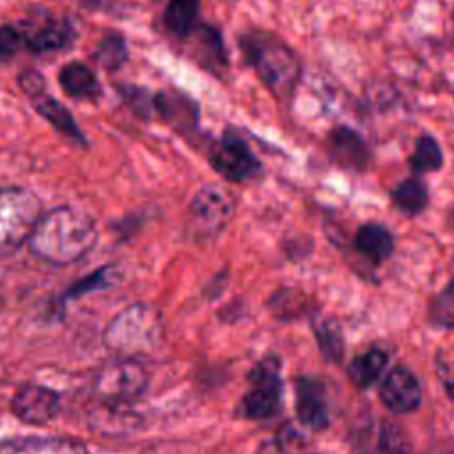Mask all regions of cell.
I'll return each instance as SVG.
<instances>
[{"label":"cell","instance_id":"obj_1","mask_svg":"<svg viewBox=\"0 0 454 454\" xmlns=\"http://www.w3.org/2000/svg\"><path fill=\"white\" fill-rule=\"evenodd\" d=\"M98 236L96 222L89 213L64 204L41 213L27 247L34 259L62 268L89 255Z\"/></svg>","mask_w":454,"mask_h":454},{"label":"cell","instance_id":"obj_2","mask_svg":"<svg viewBox=\"0 0 454 454\" xmlns=\"http://www.w3.org/2000/svg\"><path fill=\"white\" fill-rule=\"evenodd\" d=\"M238 50L261 85L278 103H291L301 82L303 66L298 53L280 35L250 27L238 34Z\"/></svg>","mask_w":454,"mask_h":454},{"label":"cell","instance_id":"obj_3","mask_svg":"<svg viewBox=\"0 0 454 454\" xmlns=\"http://www.w3.org/2000/svg\"><path fill=\"white\" fill-rule=\"evenodd\" d=\"M163 316L158 307L135 301L121 309L103 330V344L114 356L140 358L161 342Z\"/></svg>","mask_w":454,"mask_h":454},{"label":"cell","instance_id":"obj_4","mask_svg":"<svg viewBox=\"0 0 454 454\" xmlns=\"http://www.w3.org/2000/svg\"><path fill=\"white\" fill-rule=\"evenodd\" d=\"M149 387V371L140 358L114 356L90 380V394L101 406H126Z\"/></svg>","mask_w":454,"mask_h":454},{"label":"cell","instance_id":"obj_5","mask_svg":"<svg viewBox=\"0 0 454 454\" xmlns=\"http://www.w3.org/2000/svg\"><path fill=\"white\" fill-rule=\"evenodd\" d=\"M43 211L34 192L20 186H0V257L12 255L27 245Z\"/></svg>","mask_w":454,"mask_h":454},{"label":"cell","instance_id":"obj_6","mask_svg":"<svg viewBox=\"0 0 454 454\" xmlns=\"http://www.w3.org/2000/svg\"><path fill=\"white\" fill-rule=\"evenodd\" d=\"M207 161L218 176L231 183L254 181L264 170L250 144L231 126L209 145Z\"/></svg>","mask_w":454,"mask_h":454},{"label":"cell","instance_id":"obj_7","mask_svg":"<svg viewBox=\"0 0 454 454\" xmlns=\"http://www.w3.org/2000/svg\"><path fill=\"white\" fill-rule=\"evenodd\" d=\"M188 215L195 234L215 236L232 218L234 197L220 184H206L193 195Z\"/></svg>","mask_w":454,"mask_h":454},{"label":"cell","instance_id":"obj_8","mask_svg":"<svg viewBox=\"0 0 454 454\" xmlns=\"http://www.w3.org/2000/svg\"><path fill=\"white\" fill-rule=\"evenodd\" d=\"M12 415L28 426H44L57 419L60 411V395L39 383H25L11 397Z\"/></svg>","mask_w":454,"mask_h":454},{"label":"cell","instance_id":"obj_9","mask_svg":"<svg viewBox=\"0 0 454 454\" xmlns=\"http://www.w3.org/2000/svg\"><path fill=\"white\" fill-rule=\"evenodd\" d=\"M330 160L344 170L364 172L372 161V151L360 131L348 124L333 126L326 135Z\"/></svg>","mask_w":454,"mask_h":454},{"label":"cell","instance_id":"obj_10","mask_svg":"<svg viewBox=\"0 0 454 454\" xmlns=\"http://www.w3.org/2000/svg\"><path fill=\"white\" fill-rule=\"evenodd\" d=\"M20 34L23 44L35 53L62 50L73 41V27L66 20L50 14L32 18L25 23V28Z\"/></svg>","mask_w":454,"mask_h":454},{"label":"cell","instance_id":"obj_11","mask_svg":"<svg viewBox=\"0 0 454 454\" xmlns=\"http://www.w3.org/2000/svg\"><path fill=\"white\" fill-rule=\"evenodd\" d=\"M380 399L390 411L403 415L419 408L422 390L415 374L408 367L397 365L385 376L380 387Z\"/></svg>","mask_w":454,"mask_h":454},{"label":"cell","instance_id":"obj_12","mask_svg":"<svg viewBox=\"0 0 454 454\" xmlns=\"http://www.w3.org/2000/svg\"><path fill=\"white\" fill-rule=\"evenodd\" d=\"M154 110L158 115L179 133H192L199 129L200 106L199 103L176 89L160 90L154 94Z\"/></svg>","mask_w":454,"mask_h":454},{"label":"cell","instance_id":"obj_13","mask_svg":"<svg viewBox=\"0 0 454 454\" xmlns=\"http://www.w3.org/2000/svg\"><path fill=\"white\" fill-rule=\"evenodd\" d=\"M186 39H193L195 60L204 69L215 73L216 76L229 71V53L225 48L222 30L218 27L199 21L195 30Z\"/></svg>","mask_w":454,"mask_h":454},{"label":"cell","instance_id":"obj_14","mask_svg":"<svg viewBox=\"0 0 454 454\" xmlns=\"http://www.w3.org/2000/svg\"><path fill=\"white\" fill-rule=\"evenodd\" d=\"M296 415L303 426L314 431H321L328 426L330 413L321 381L307 376L296 380Z\"/></svg>","mask_w":454,"mask_h":454},{"label":"cell","instance_id":"obj_15","mask_svg":"<svg viewBox=\"0 0 454 454\" xmlns=\"http://www.w3.org/2000/svg\"><path fill=\"white\" fill-rule=\"evenodd\" d=\"M0 454H92L87 443L67 436H21L0 440Z\"/></svg>","mask_w":454,"mask_h":454},{"label":"cell","instance_id":"obj_16","mask_svg":"<svg viewBox=\"0 0 454 454\" xmlns=\"http://www.w3.org/2000/svg\"><path fill=\"white\" fill-rule=\"evenodd\" d=\"M254 388L248 390L241 401L243 413L248 419H270L280 408V380L252 383Z\"/></svg>","mask_w":454,"mask_h":454},{"label":"cell","instance_id":"obj_17","mask_svg":"<svg viewBox=\"0 0 454 454\" xmlns=\"http://www.w3.org/2000/svg\"><path fill=\"white\" fill-rule=\"evenodd\" d=\"M32 103H34V108L37 110V114L41 117H44L55 129H59L62 135H66L73 142H76L80 145H87L85 135L78 128L71 112L60 101L53 99L51 96L41 94V96L34 98Z\"/></svg>","mask_w":454,"mask_h":454},{"label":"cell","instance_id":"obj_18","mask_svg":"<svg viewBox=\"0 0 454 454\" xmlns=\"http://www.w3.org/2000/svg\"><path fill=\"white\" fill-rule=\"evenodd\" d=\"M62 90L74 99H96L101 94L96 74L82 62H69L59 73Z\"/></svg>","mask_w":454,"mask_h":454},{"label":"cell","instance_id":"obj_19","mask_svg":"<svg viewBox=\"0 0 454 454\" xmlns=\"http://www.w3.org/2000/svg\"><path fill=\"white\" fill-rule=\"evenodd\" d=\"M355 245L358 252L371 262H383L394 250V238L388 229L380 223H365L358 229Z\"/></svg>","mask_w":454,"mask_h":454},{"label":"cell","instance_id":"obj_20","mask_svg":"<svg viewBox=\"0 0 454 454\" xmlns=\"http://www.w3.org/2000/svg\"><path fill=\"white\" fill-rule=\"evenodd\" d=\"M200 0H168L163 11L165 28L177 39H186L199 25Z\"/></svg>","mask_w":454,"mask_h":454},{"label":"cell","instance_id":"obj_21","mask_svg":"<svg viewBox=\"0 0 454 454\" xmlns=\"http://www.w3.org/2000/svg\"><path fill=\"white\" fill-rule=\"evenodd\" d=\"M390 199L401 213L415 216L426 209L429 202V192L427 186L419 177H410L397 183L390 190Z\"/></svg>","mask_w":454,"mask_h":454},{"label":"cell","instance_id":"obj_22","mask_svg":"<svg viewBox=\"0 0 454 454\" xmlns=\"http://www.w3.org/2000/svg\"><path fill=\"white\" fill-rule=\"evenodd\" d=\"M387 360L388 356L385 351L376 348L369 349L367 353L358 355L349 362L348 376L358 388H367L380 378V374L387 367Z\"/></svg>","mask_w":454,"mask_h":454},{"label":"cell","instance_id":"obj_23","mask_svg":"<svg viewBox=\"0 0 454 454\" xmlns=\"http://www.w3.org/2000/svg\"><path fill=\"white\" fill-rule=\"evenodd\" d=\"M408 165L417 176L440 170L443 167V151L438 140L429 133L420 135L415 140V147L408 158Z\"/></svg>","mask_w":454,"mask_h":454},{"label":"cell","instance_id":"obj_24","mask_svg":"<svg viewBox=\"0 0 454 454\" xmlns=\"http://www.w3.org/2000/svg\"><path fill=\"white\" fill-rule=\"evenodd\" d=\"M314 333L319 344L321 353L330 360L339 364L344 356V339L339 323L332 317L316 319L314 321Z\"/></svg>","mask_w":454,"mask_h":454},{"label":"cell","instance_id":"obj_25","mask_svg":"<svg viewBox=\"0 0 454 454\" xmlns=\"http://www.w3.org/2000/svg\"><path fill=\"white\" fill-rule=\"evenodd\" d=\"M128 44L121 34H106L94 50V60L106 71H117L128 60Z\"/></svg>","mask_w":454,"mask_h":454},{"label":"cell","instance_id":"obj_26","mask_svg":"<svg viewBox=\"0 0 454 454\" xmlns=\"http://www.w3.org/2000/svg\"><path fill=\"white\" fill-rule=\"evenodd\" d=\"M429 319L440 328H454V277L431 300Z\"/></svg>","mask_w":454,"mask_h":454},{"label":"cell","instance_id":"obj_27","mask_svg":"<svg viewBox=\"0 0 454 454\" xmlns=\"http://www.w3.org/2000/svg\"><path fill=\"white\" fill-rule=\"evenodd\" d=\"M374 454H410V442L404 431L397 424L385 420L378 433Z\"/></svg>","mask_w":454,"mask_h":454},{"label":"cell","instance_id":"obj_28","mask_svg":"<svg viewBox=\"0 0 454 454\" xmlns=\"http://www.w3.org/2000/svg\"><path fill=\"white\" fill-rule=\"evenodd\" d=\"M119 275L115 266H103L98 271L90 273L89 277H85L83 280L76 282L73 287L67 289V293L64 294V298H76L82 294H87L90 291H98V289H106L110 286H114L117 282Z\"/></svg>","mask_w":454,"mask_h":454},{"label":"cell","instance_id":"obj_29","mask_svg":"<svg viewBox=\"0 0 454 454\" xmlns=\"http://www.w3.org/2000/svg\"><path fill=\"white\" fill-rule=\"evenodd\" d=\"M270 309L273 316L284 321L298 317L305 309V296L296 289H282L271 296Z\"/></svg>","mask_w":454,"mask_h":454},{"label":"cell","instance_id":"obj_30","mask_svg":"<svg viewBox=\"0 0 454 454\" xmlns=\"http://www.w3.org/2000/svg\"><path fill=\"white\" fill-rule=\"evenodd\" d=\"M119 92L124 99V103L142 119H149L153 110H154V96L144 89V87H137V85H119Z\"/></svg>","mask_w":454,"mask_h":454},{"label":"cell","instance_id":"obj_31","mask_svg":"<svg viewBox=\"0 0 454 454\" xmlns=\"http://www.w3.org/2000/svg\"><path fill=\"white\" fill-rule=\"evenodd\" d=\"M21 44L23 39L18 28L9 25L0 27V60H9L11 57H14Z\"/></svg>","mask_w":454,"mask_h":454},{"label":"cell","instance_id":"obj_32","mask_svg":"<svg viewBox=\"0 0 454 454\" xmlns=\"http://www.w3.org/2000/svg\"><path fill=\"white\" fill-rule=\"evenodd\" d=\"M18 83L21 87V90L28 96V98H37L41 94H44V87H46V80L44 76L35 71V69H25L23 73H20L18 76Z\"/></svg>","mask_w":454,"mask_h":454},{"label":"cell","instance_id":"obj_33","mask_svg":"<svg viewBox=\"0 0 454 454\" xmlns=\"http://www.w3.org/2000/svg\"><path fill=\"white\" fill-rule=\"evenodd\" d=\"M449 218H450V220H449V222H450V225L454 227V207H452V211H450V216H449Z\"/></svg>","mask_w":454,"mask_h":454},{"label":"cell","instance_id":"obj_34","mask_svg":"<svg viewBox=\"0 0 454 454\" xmlns=\"http://www.w3.org/2000/svg\"><path fill=\"white\" fill-rule=\"evenodd\" d=\"M92 2H96V4H101V2H105V0H92Z\"/></svg>","mask_w":454,"mask_h":454}]
</instances>
